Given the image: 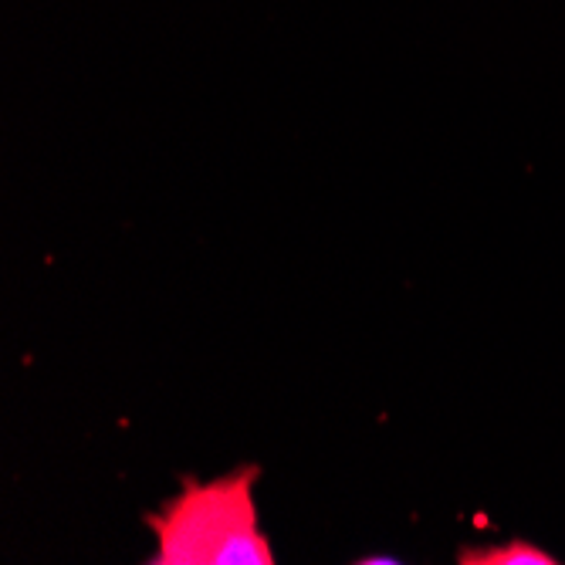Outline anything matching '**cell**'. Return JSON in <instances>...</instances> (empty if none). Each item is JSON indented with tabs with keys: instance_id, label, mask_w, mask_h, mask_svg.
I'll return each mask as SVG.
<instances>
[{
	"instance_id": "obj_1",
	"label": "cell",
	"mask_w": 565,
	"mask_h": 565,
	"mask_svg": "<svg viewBox=\"0 0 565 565\" xmlns=\"http://www.w3.org/2000/svg\"><path fill=\"white\" fill-rule=\"evenodd\" d=\"M262 468L244 465L214 481L180 478V494L146 525L157 535L152 565H275V548L262 529L254 484Z\"/></svg>"
},
{
	"instance_id": "obj_2",
	"label": "cell",
	"mask_w": 565,
	"mask_h": 565,
	"mask_svg": "<svg viewBox=\"0 0 565 565\" xmlns=\"http://www.w3.org/2000/svg\"><path fill=\"white\" fill-rule=\"evenodd\" d=\"M460 565H555L558 558L525 539H511L501 545H460Z\"/></svg>"
}]
</instances>
